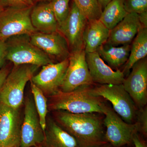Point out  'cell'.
I'll return each mask as SVG.
<instances>
[{
    "instance_id": "30bf717a",
    "label": "cell",
    "mask_w": 147,
    "mask_h": 147,
    "mask_svg": "<svg viewBox=\"0 0 147 147\" xmlns=\"http://www.w3.org/2000/svg\"><path fill=\"white\" fill-rule=\"evenodd\" d=\"M24 102V117L21 125L19 147L38 146L44 141L45 135L40 122L34 100L27 98Z\"/></svg>"
},
{
    "instance_id": "d6986e66",
    "label": "cell",
    "mask_w": 147,
    "mask_h": 147,
    "mask_svg": "<svg viewBox=\"0 0 147 147\" xmlns=\"http://www.w3.org/2000/svg\"><path fill=\"white\" fill-rule=\"evenodd\" d=\"M110 31L99 19L88 21L84 34L86 53L96 52L98 47L108 41Z\"/></svg>"
},
{
    "instance_id": "f546056e",
    "label": "cell",
    "mask_w": 147,
    "mask_h": 147,
    "mask_svg": "<svg viewBox=\"0 0 147 147\" xmlns=\"http://www.w3.org/2000/svg\"><path fill=\"white\" fill-rule=\"evenodd\" d=\"M11 69L9 65H5L2 68L0 69V88L2 86Z\"/></svg>"
},
{
    "instance_id": "e0dca14e",
    "label": "cell",
    "mask_w": 147,
    "mask_h": 147,
    "mask_svg": "<svg viewBox=\"0 0 147 147\" xmlns=\"http://www.w3.org/2000/svg\"><path fill=\"white\" fill-rule=\"evenodd\" d=\"M32 25L37 31L49 34L58 31V24L50 3L34 5L30 15Z\"/></svg>"
},
{
    "instance_id": "3957f363",
    "label": "cell",
    "mask_w": 147,
    "mask_h": 147,
    "mask_svg": "<svg viewBox=\"0 0 147 147\" xmlns=\"http://www.w3.org/2000/svg\"><path fill=\"white\" fill-rule=\"evenodd\" d=\"M39 67L32 65H13L0 88V103L15 109L24 104V92Z\"/></svg>"
},
{
    "instance_id": "836d02e7",
    "label": "cell",
    "mask_w": 147,
    "mask_h": 147,
    "mask_svg": "<svg viewBox=\"0 0 147 147\" xmlns=\"http://www.w3.org/2000/svg\"><path fill=\"white\" fill-rule=\"evenodd\" d=\"M7 7L5 0H0V13Z\"/></svg>"
},
{
    "instance_id": "ffe728a7",
    "label": "cell",
    "mask_w": 147,
    "mask_h": 147,
    "mask_svg": "<svg viewBox=\"0 0 147 147\" xmlns=\"http://www.w3.org/2000/svg\"><path fill=\"white\" fill-rule=\"evenodd\" d=\"M130 49V44L116 46L106 42L98 47L96 52L111 68L118 69L127 61Z\"/></svg>"
},
{
    "instance_id": "484cf974",
    "label": "cell",
    "mask_w": 147,
    "mask_h": 147,
    "mask_svg": "<svg viewBox=\"0 0 147 147\" xmlns=\"http://www.w3.org/2000/svg\"><path fill=\"white\" fill-rule=\"evenodd\" d=\"M124 7L127 13L139 14L147 11V0H125Z\"/></svg>"
},
{
    "instance_id": "cb8c5ba5",
    "label": "cell",
    "mask_w": 147,
    "mask_h": 147,
    "mask_svg": "<svg viewBox=\"0 0 147 147\" xmlns=\"http://www.w3.org/2000/svg\"><path fill=\"white\" fill-rule=\"evenodd\" d=\"M73 1L88 21L100 18L102 9L98 0H73Z\"/></svg>"
},
{
    "instance_id": "5bb4252c",
    "label": "cell",
    "mask_w": 147,
    "mask_h": 147,
    "mask_svg": "<svg viewBox=\"0 0 147 147\" xmlns=\"http://www.w3.org/2000/svg\"><path fill=\"white\" fill-rule=\"evenodd\" d=\"M68 64L69 59L43 66L40 72L32 77L31 81L45 96H51L60 90Z\"/></svg>"
},
{
    "instance_id": "2e32d148",
    "label": "cell",
    "mask_w": 147,
    "mask_h": 147,
    "mask_svg": "<svg viewBox=\"0 0 147 147\" xmlns=\"http://www.w3.org/2000/svg\"><path fill=\"white\" fill-rule=\"evenodd\" d=\"M142 27L139 15L128 13L110 30L107 42L116 46L130 44Z\"/></svg>"
},
{
    "instance_id": "5b68a950",
    "label": "cell",
    "mask_w": 147,
    "mask_h": 147,
    "mask_svg": "<svg viewBox=\"0 0 147 147\" xmlns=\"http://www.w3.org/2000/svg\"><path fill=\"white\" fill-rule=\"evenodd\" d=\"M94 94L110 101L113 110L129 123H132L137 115V108L122 84H104L93 87Z\"/></svg>"
},
{
    "instance_id": "4dcf8cb0",
    "label": "cell",
    "mask_w": 147,
    "mask_h": 147,
    "mask_svg": "<svg viewBox=\"0 0 147 147\" xmlns=\"http://www.w3.org/2000/svg\"><path fill=\"white\" fill-rule=\"evenodd\" d=\"M135 132L132 137V142L134 143L135 147H147L146 143L138 134Z\"/></svg>"
},
{
    "instance_id": "603a6c76",
    "label": "cell",
    "mask_w": 147,
    "mask_h": 147,
    "mask_svg": "<svg viewBox=\"0 0 147 147\" xmlns=\"http://www.w3.org/2000/svg\"><path fill=\"white\" fill-rule=\"evenodd\" d=\"M30 82V88L33 96L36 108L39 116L40 122L43 131H45L46 125L47 113V100L46 96L39 88Z\"/></svg>"
},
{
    "instance_id": "d590c367",
    "label": "cell",
    "mask_w": 147,
    "mask_h": 147,
    "mask_svg": "<svg viewBox=\"0 0 147 147\" xmlns=\"http://www.w3.org/2000/svg\"><path fill=\"white\" fill-rule=\"evenodd\" d=\"M94 147H113V146L109 143H107L106 144H104L101 145V146Z\"/></svg>"
},
{
    "instance_id": "4316f807",
    "label": "cell",
    "mask_w": 147,
    "mask_h": 147,
    "mask_svg": "<svg viewBox=\"0 0 147 147\" xmlns=\"http://www.w3.org/2000/svg\"><path fill=\"white\" fill-rule=\"evenodd\" d=\"M137 113V124L138 131H140L145 136L147 135V108L146 106L139 110Z\"/></svg>"
},
{
    "instance_id": "8d00e7d4",
    "label": "cell",
    "mask_w": 147,
    "mask_h": 147,
    "mask_svg": "<svg viewBox=\"0 0 147 147\" xmlns=\"http://www.w3.org/2000/svg\"><path fill=\"white\" fill-rule=\"evenodd\" d=\"M41 147V146H35V147Z\"/></svg>"
},
{
    "instance_id": "7a4b0ae2",
    "label": "cell",
    "mask_w": 147,
    "mask_h": 147,
    "mask_svg": "<svg viewBox=\"0 0 147 147\" xmlns=\"http://www.w3.org/2000/svg\"><path fill=\"white\" fill-rule=\"evenodd\" d=\"M92 86H83L71 92L58 91L48 97V111L63 110L69 113L104 114L106 104L102 97L94 94Z\"/></svg>"
},
{
    "instance_id": "8992f818",
    "label": "cell",
    "mask_w": 147,
    "mask_h": 147,
    "mask_svg": "<svg viewBox=\"0 0 147 147\" xmlns=\"http://www.w3.org/2000/svg\"><path fill=\"white\" fill-rule=\"evenodd\" d=\"M32 7H7L0 13V40L5 41L18 35L30 36L37 32L31 21Z\"/></svg>"
},
{
    "instance_id": "1f68e13d",
    "label": "cell",
    "mask_w": 147,
    "mask_h": 147,
    "mask_svg": "<svg viewBox=\"0 0 147 147\" xmlns=\"http://www.w3.org/2000/svg\"><path fill=\"white\" fill-rule=\"evenodd\" d=\"M142 27L147 28V11L138 14Z\"/></svg>"
},
{
    "instance_id": "4fadbf2b",
    "label": "cell",
    "mask_w": 147,
    "mask_h": 147,
    "mask_svg": "<svg viewBox=\"0 0 147 147\" xmlns=\"http://www.w3.org/2000/svg\"><path fill=\"white\" fill-rule=\"evenodd\" d=\"M30 39L54 63L69 59L71 54L66 40L59 32L49 34L37 32L30 36Z\"/></svg>"
},
{
    "instance_id": "9c48e42d",
    "label": "cell",
    "mask_w": 147,
    "mask_h": 147,
    "mask_svg": "<svg viewBox=\"0 0 147 147\" xmlns=\"http://www.w3.org/2000/svg\"><path fill=\"white\" fill-rule=\"evenodd\" d=\"M88 21L72 1L68 17L58 28V32L67 41L71 54L84 49V34Z\"/></svg>"
},
{
    "instance_id": "277c9868",
    "label": "cell",
    "mask_w": 147,
    "mask_h": 147,
    "mask_svg": "<svg viewBox=\"0 0 147 147\" xmlns=\"http://www.w3.org/2000/svg\"><path fill=\"white\" fill-rule=\"evenodd\" d=\"M5 42L7 61L13 65L29 64L40 67L54 63L45 53L32 43L28 35L11 37Z\"/></svg>"
},
{
    "instance_id": "9a60e30c",
    "label": "cell",
    "mask_w": 147,
    "mask_h": 147,
    "mask_svg": "<svg viewBox=\"0 0 147 147\" xmlns=\"http://www.w3.org/2000/svg\"><path fill=\"white\" fill-rule=\"evenodd\" d=\"M88 68L94 83L100 85L122 84L125 75L120 69L114 70L106 64L97 52L86 53Z\"/></svg>"
},
{
    "instance_id": "52a82bcc",
    "label": "cell",
    "mask_w": 147,
    "mask_h": 147,
    "mask_svg": "<svg viewBox=\"0 0 147 147\" xmlns=\"http://www.w3.org/2000/svg\"><path fill=\"white\" fill-rule=\"evenodd\" d=\"M103 115V125L106 127L105 140L114 147H120L130 144L135 132H138L137 124L129 123L115 112L113 108L105 105Z\"/></svg>"
},
{
    "instance_id": "44dd1931",
    "label": "cell",
    "mask_w": 147,
    "mask_h": 147,
    "mask_svg": "<svg viewBox=\"0 0 147 147\" xmlns=\"http://www.w3.org/2000/svg\"><path fill=\"white\" fill-rule=\"evenodd\" d=\"M147 55V28L142 27L132 41L128 60L123 72L128 74L134 64L146 58Z\"/></svg>"
},
{
    "instance_id": "d6a6232c",
    "label": "cell",
    "mask_w": 147,
    "mask_h": 147,
    "mask_svg": "<svg viewBox=\"0 0 147 147\" xmlns=\"http://www.w3.org/2000/svg\"><path fill=\"white\" fill-rule=\"evenodd\" d=\"M111 1V0H98V1L102 11Z\"/></svg>"
},
{
    "instance_id": "83f0119b",
    "label": "cell",
    "mask_w": 147,
    "mask_h": 147,
    "mask_svg": "<svg viewBox=\"0 0 147 147\" xmlns=\"http://www.w3.org/2000/svg\"><path fill=\"white\" fill-rule=\"evenodd\" d=\"M7 7L25 8L33 6L30 0H5Z\"/></svg>"
},
{
    "instance_id": "ac0fdd59",
    "label": "cell",
    "mask_w": 147,
    "mask_h": 147,
    "mask_svg": "<svg viewBox=\"0 0 147 147\" xmlns=\"http://www.w3.org/2000/svg\"><path fill=\"white\" fill-rule=\"evenodd\" d=\"M44 135L41 147H79L76 139L52 118L47 117Z\"/></svg>"
},
{
    "instance_id": "8fae6325",
    "label": "cell",
    "mask_w": 147,
    "mask_h": 147,
    "mask_svg": "<svg viewBox=\"0 0 147 147\" xmlns=\"http://www.w3.org/2000/svg\"><path fill=\"white\" fill-rule=\"evenodd\" d=\"M19 110L0 103V147H19L22 125Z\"/></svg>"
},
{
    "instance_id": "ba28073f",
    "label": "cell",
    "mask_w": 147,
    "mask_h": 147,
    "mask_svg": "<svg viewBox=\"0 0 147 147\" xmlns=\"http://www.w3.org/2000/svg\"><path fill=\"white\" fill-rule=\"evenodd\" d=\"M94 84L88 68L84 49L71 53L60 90L71 92L79 87L93 86Z\"/></svg>"
},
{
    "instance_id": "e575fe53",
    "label": "cell",
    "mask_w": 147,
    "mask_h": 147,
    "mask_svg": "<svg viewBox=\"0 0 147 147\" xmlns=\"http://www.w3.org/2000/svg\"><path fill=\"white\" fill-rule=\"evenodd\" d=\"M33 4L35 5L37 3L42 2H50L53 0H30Z\"/></svg>"
},
{
    "instance_id": "f1b7e54d",
    "label": "cell",
    "mask_w": 147,
    "mask_h": 147,
    "mask_svg": "<svg viewBox=\"0 0 147 147\" xmlns=\"http://www.w3.org/2000/svg\"><path fill=\"white\" fill-rule=\"evenodd\" d=\"M6 60V46L5 41L0 40V69L5 63Z\"/></svg>"
},
{
    "instance_id": "6da1fadb",
    "label": "cell",
    "mask_w": 147,
    "mask_h": 147,
    "mask_svg": "<svg viewBox=\"0 0 147 147\" xmlns=\"http://www.w3.org/2000/svg\"><path fill=\"white\" fill-rule=\"evenodd\" d=\"M97 114H75L57 110L53 111V119L76 139L79 147H97L108 143L103 120Z\"/></svg>"
},
{
    "instance_id": "7402d4cb",
    "label": "cell",
    "mask_w": 147,
    "mask_h": 147,
    "mask_svg": "<svg viewBox=\"0 0 147 147\" xmlns=\"http://www.w3.org/2000/svg\"><path fill=\"white\" fill-rule=\"evenodd\" d=\"M125 0H111L102 11L99 20L110 30L115 27L127 14Z\"/></svg>"
},
{
    "instance_id": "7c38bea8",
    "label": "cell",
    "mask_w": 147,
    "mask_h": 147,
    "mask_svg": "<svg viewBox=\"0 0 147 147\" xmlns=\"http://www.w3.org/2000/svg\"><path fill=\"white\" fill-rule=\"evenodd\" d=\"M131 72L123 85L134 101L137 109L146 106L147 103V59L144 58L134 64Z\"/></svg>"
},
{
    "instance_id": "d4e9b609",
    "label": "cell",
    "mask_w": 147,
    "mask_h": 147,
    "mask_svg": "<svg viewBox=\"0 0 147 147\" xmlns=\"http://www.w3.org/2000/svg\"><path fill=\"white\" fill-rule=\"evenodd\" d=\"M70 0H53L50 2L51 8L57 20L58 28L64 24L70 10Z\"/></svg>"
}]
</instances>
